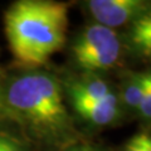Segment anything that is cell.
I'll list each match as a JSON object with an SVG mask.
<instances>
[{"label":"cell","instance_id":"1","mask_svg":"<svg viewBox=\"0 0 151 151\" xmlns=\"http://www.w3.org/2000/svg\"><path fill=\"white\" fill-rule=\"evenodd\" d=\"M4 107L42 141L57 144L70 136L72 122L62 84L48 72L30 70L12 79L4 88Z\"/></svg>","mask_w":151,"mask_h":151},{"label":"cell","instance_id":"2","mask_svg":"<svg viewBox=\"0 0 151 151\" xmlns=\"http://www.w3.org/2000/svg\"><path fill=\"white\" fill-rule=\"evenodd\" d=\"M68 6L50 0H19L5 13V33L13 55L24 65H43L63 47Z\"/></svg>","mask_w":151,"mask_h":151},{"label":"cell","instance_id":"3","mask_svg":"<svg viewBox=\"0 0 151 151\" xmlns=\"http://www.w3.org/2000/svg\"><path fill=\"white\" fill-rule=\"evenodd\" d=\"M72 55L78 67L91 74L108 70L120 59V37L113 29L94 23L84 28L74 39Z\"/></svg>","mask_w":151,"mask_h":151},{"label":"cell","instance_id":"4","mask_svg":"<svg viewBox=\"0 0 151 151\" xmlns=\"http://www.w3.org/2000/svg\"><path fill=\"white\" fill-rule=\"evenodd\" d=\"M87 8L97 24L110 29L131 24L151 8L144 0H91Z\"/></svg>","mask_w":151,"mask_h":151},{"label":"cell","instance_id":"5","mask_svg":"<svg viewBox=\"0 0 151 151\" xmlns=\"http://www.w3.org/2000/svg\"><path fill=\"white\" fill-rule=\"evenodd\" d=\"M74 111L84 121L93 126H107L119 119L121 113V103L116 93L101 101L70 102Z\"/></svg>","mask_w":151,"mask_h":151},{"label":"cell","instance_id":"6","mask_svg":"<svg viewBox=\"0 0 151 151\" xmlns=\"http://www.w3.org/2000/svg\"><path fill=\"white\" fill-rule=\"evenodd\" d=\"M113 93L115 92L105 79L93 74L84 76L67 83V94L70 102L101 101Z\"/></svg>","mask_w":151,"mask_h":151},{"label":"cell","instance_id":"7","mask_svg":"<svg viewBox=\"0 0 151 151\" xmlns=\"http://www.w3.org/2000/svg\"><path fill=\"white\" fill-rule=\"evenodd\" d=\"M127 44L137 57L151 59V8L130 24Z\"/></svg>","mask_w":151,"mask_h":151},{"label":"cell","instance_id":"8","mask_svg":"<svg viewBox=\"0 0 151 151\" xmlns=\"http://www.w3.org/2000/svg\"><path fill=\"white\" fill-rule=\"evenodd\" d=\"M146 76L145 72L127 73L121 83V92L119 96L120 103L131 111H139L145 93Z\"/></svg>","mask_w":151,"mask_h":151},{"label":"cell","instance_id":"9","mask_svg":"<svg viewBox=\"0 0 151 151\" xmlns=\"http://www.w3.org/2000/svg\"><path fill=\"white\" fill-rule=\"evenodd\" d=\"M122 151H151V131L142 130L132 135Z\"/></svg>","mask_w":151,"mask_h":151},{"label":"cell","instance_id":"10","mask_svg":"<svg viewBox=\"0 0 151 151\" xmlns=\"http://www.w3.org/2000/svg\"><path fill=\"white\" fill-rule=\"evenodd\" d=\"M145 76H146L145 93L141 106L139 108V112L145 120L151 121V69L145 70Z\"/></svg>","mask_w":151,"mask_h":151},{"label":"cell","instance_id":"11","mask_svg":"<svg viewBox=\"0 0 151 151\" xmlns=\"http://www.w3.org/2000/svg\"><path fill=\"white\" fill-rule=\"evenodd\" d=\"M0 151H27L24 145L15 137L0 132Z\"/></svg>","mask_w":151,"mask_h":151},{"label":"cell","instance_id":"12","mask_svg":"<svg viewBox=\"0 0 151 151\" xmlns=\"http://www.w3.org/2000/svg\"><path fill=\"white\" fill-rule=\"evenodd\" d=\"M65 151H100L92 145H87V144H77V145H72L65 150Z\"/></svg>","mask_w":151,"mask_h":151},{"label":"cell","instance_id":"13","mask_svg":"<svg viewBox=\"0 0 151 151\" xmlns=\"http://www.w3.org/2000/svg\"><path fill=\"white\" fill-rule=\"evenodd\" d=\"M3 111H5V107H4V87L0 84V113Z\"/></svg>","mask_w":151,"mask_h":151}]
</instances>
